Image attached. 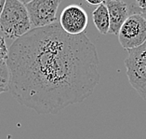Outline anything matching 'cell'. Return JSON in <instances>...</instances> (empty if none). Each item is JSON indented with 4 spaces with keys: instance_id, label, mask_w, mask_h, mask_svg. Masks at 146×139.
I'll list each match as a JSON object with an SVG mask.
<instances>
[{
    "instance_id": "6da1fadb",
    "label": "cell",
    "mask_w": 146,
    "mask_h": 139,
    "mask_svg": "<svg viewBox=\"0 0 146 139\" xmlns=\"http://www.w3.org/2000/svg\"><path fill=\"white\" fill-rule=\"evenodd\" d=\"M7 63L11 94L39 114L84 102L101 80L99 55L87 33L69 35L59 23L14 40Z\"/></svg>"
},
{
    "instance_id": "5b68a950",
    "label": "cell",
    "mask_w": 146,
    "mask_h": 139,
    "mask_svg": "<svg viewBox=\"0 0 146 139\" xmlns=\"http://www.w3.org/2000/svg\"><path fill=\"white\" fill-rule=\"evenodd\" d=\"M118 40L127 51L137 49L146 42V20L141 15H130L121 26Z\"/></svg>"
},
{
    "instance_id": "9c48e42d",
    "label": "cell",
    "mask_w": 146,
    "mask_h": 139,
    "mask_svg": "<svg viewBox=\"0 0 146 139\" xmlns=\"http://www.w3.org/2000/svg\"><path fill=\"white\" fill-rule=\"evenodd\" d=\"M10 73L7 61H0V94L9 91Z\"/></svg>"
},
{
    "instance_id": "5bb4252c",
    "label": "cell",
    "mask_w": 146,
    "mask_h": 139,
    "mask_svg": "<svg viewBox=\"0 0 146 139\" xmlns=\"http://www.w3.org/2000/svg\"><path fill=\"white\" fill-rule=\"evenodd\" d=\"M141 16H143V18L146 20V14H143V15H141Z\"/></svg>"
},
{
    "instance_id": "3957f363",
    "label": "cell",
    "mask_w": 146,
    "mask_h": 139,
    "mask_svg": "<svg viewBox=\"0 0 146 139\" xmlns=\"http://www.w3.org/2000/svg\"><path fill=\"white\" fill-rule=\"evenodd\" d=\"M127 52L129 55L125 60L127 78L131 86L146 101V42Z\"/></svg>"
},
{
    "instance_id": "7c38bea8",
    "label": "cell",
    "mask_w": 146,
    "mask_h": 139,
    "mask_svg": "<svg viewBox=\"0 0 146 139\" xmlns=\"http://www.w3.org/2000/svg\"><path fill=\"white\" fill-rule=\"evenodd\" d=\"M87 3H88V4H90V5H92V6H93V5H101L102 4V0H101V1H90V0H87Z\"/></svg>"
},
{
    "instance_id": "7a4b0ae2",
    "label": "cell",
    "mask_w": 146,
    "mask_h": 139,
    "mask_svg": "<svg viewBox=\"0 0 146 139\" xmlns=\"http://www.w3.org/2000/svg\"><path fill=\"white\" fill-rule=\"evenodd\" d=\"M32 29L29 15L21 0H6L0 17V30L6 37H22Z\"/></svg>"
},
{
    "instance_id": "52a82bcc",
    "label": "cell",
    "mask_w": 146,
    "mask_h": 139,
    "mask_svg": "<svg viewBox=\"0 0 146 139\" xmlns=\"http://www.w3.org/2000/svg\"><path fill=\"white\" fill-rule=\"evenodd\" d=\"M103 3L105 4L109 13V34L118 35L121 26L129 16L127 3L122 0H106L103 1Z\"/></svg>"
},
{
    "instance_id": "4fadbf2b",
    "label": "cell",
    "mask_w": 146,
    "mask_h": 139,
    "mask_svg": "<svg viewBox=\"0 0 146 139\" xmlns=\"http://www.w3.org/2000/svg\"><path fill=\"white\" fill-rule=\"evenodd\" d=\"M5 2H6V0H0V17H1V13L3 11V9H4Z\"/></svg>"
},
{
    "instance_id": "30bf717a",
    "label": "cell",
    "mask_w": 146,
    "mask_h": 139,
    "mask_svg": "<svg viewBox=\"0 0 146 139\" xmlns=\"http://www.w3.org/2000/svg\"><path fill=\"white\" fill-rule=\"evenodd\" d=\"M130 15H143L146 14V0H136V1H126Z\"/></svg>"
},
{
    "instance_id": "8fae6325",
    "label": "cell",
    "mask_w": 146,
    "mask_h": 139,
    "mask_svg": "<svg viewBox=\"0 0 146 139\" xmlns=\"http://www.w3.org/2000/svg\"><path fill=\"white\" fill-rule=\"evenodd\" d=\"M9 56V48L7 46L5 37L0 35V61H7Z\"/></svg>"
},
{
    "instance_id": "ba28073f",
    "label": "cell",
    "mask_w": 146,
    "mask_h": 139,
    "mask_svg": "<svg viewBox=\"0 0 146 139\" xmlns=\"http://www.w3.org/2000/svg\"><path fill=\"white\" fill-rule=\"evenodd\" d=\"M92 19L97 30L102 35L109 34L110 28V19L108 9L106 8L105 4L102 3L99 5L94 11H92Z\"/></svg>"
},
{
    "instance_id": "277c9868",
    "label": "cell",
    "mask_w": 146,
    "mask_h": 139,
    "mask_svg": "<svg viewBox=\"0 0 146 139\" xmlns=\"http://www.w3.org/2000/svg\"><path fill=\"white\" fill-rule=\"evenodd\" d=\"M27 9L31 26L41 28L57 23V11L60 0H32L22 1Z\"/></svg>"
},
{
    "instance_id": "8992f818",
    "label": "cell",
    "mask_w": 146,
    "mask_h": 139,
    "mask_svg": "<svg viewBox=\"0 0 146 139\" xmlns=\"http://www.w3.org/2000/svg\"><path fill=\"white\" fill-rule=\"evenodd\" d=\"M88 23V14L81 6H67L60 14V25L65 33L69 35H76L85 33Z\"/></svg>"
}]
</instances>
